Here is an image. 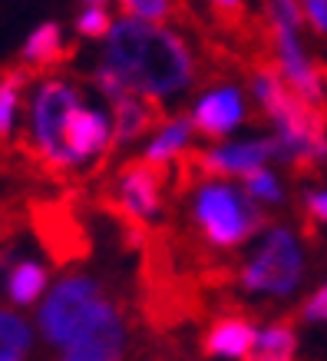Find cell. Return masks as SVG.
<instances>
[{"label":"cell","instance_id":"cell-1","mask_svg":"<svg viewBox=\"0 0 327 361\" xmlns=\"http://www.w3.org/2000/svg\"><path fill=\"white\" fill-rule=\"evenodd\" d=\"M103 66L122 77L132 90L162 99L202 83L188 44L169 27L136 17L113 23L103 50Z\"/></svg>","mask_w":327,"mask_h":361},{"label":"cell","instance_id":"cell-2","mask_svg":"<svg viewBox=\"0 0 327 361\" xmlns=\"http://www.w3.org/2000/svg\"><path fill=\"white\" fill-rule=\"evenodd\" d=\"M186 196L188 235L208 252L238 249L241 242H248L255 232L268 226V212L262 202H255L245 189L229 186L225 179L198 183Z\"/></svg>","mask_w":327,"mask_h":361},{"label":"cell","instance_id":"cell-3","mask_svg":"<svg viewBox=\"0 0 327 361\" xmlns=\"http://www.w3.org/2000/svg\"><path fill=\"white\" fill-rule=\"evenodd\" d=\"M79 106V90L63 77H50L33 90L30 110H27V130H23L17 149L23 159H30L37 169L56 183L70 179L77 169L73 156L66 149V123L70 113Z\"/></svg>","mask_w":327,"mask_h":361},{"label":"cell","instance_id":"cell-4","mask_svg":"<svg viewBox=\"0 0 327 361\" xmlns=\"http://www.w3.org/2000/svg\"><path fill=\"white\" fill-rule=\"evenodd\" d=\"M113 302H120V295L109 292V285L96 275L73 272L63 275L53 285V292L46 295V302L37 312V325L44 335L46 345L63 351L66 345H73L77 338H83L99 318L106 315V308Z\"/></svg>","mask_w":327,"mask_h":361},{"label":"cell","instance_id":"cell-5","mask_svg":"<svg viewBox=\"0 0 327 361\" xmlns=\"http://www.w3.org/2000/svg\"><path fill=\"white\" fill-rule=\"evenodd\" d=\"M169 186H172L169 163H153L146 156H136L116 169L106 196H103V206L116 216V222L132 242L146 245V239L153 235V219L165 206Z\"/></svg>","mask_w":327,"mask_h":361},{"label":"cell","instance_id":"cell-6","mask_svg":"<svg viewBox=\"0 0 327 361\" xmlns=\"http://www.w3.org/2000/svg\"><path fill=\"white\" fill-rule=\"evenodd\" d=\"M304 275V255L297 249L291 229L271 226L264 235L262 249L238 265V288L241 292H268V295H288L295 292Z\"/></svg>","mask_w":327,"mask_h":361},{"label":"cell","instance_id":"cell-7","mask_svg":"<svg viewBox=\"0 0 327 361\" xmlns=\"http://www.w3.org/2000/svg\"><path fill=\"white\" fill-rule=\"evenodd\" d=\"M132 345H136L132 341V318L126 308V298H120L106 308V315L83 338L66 345L56 361H129Z\"/></svg>","mask_w":327,"mask_h":361},{"label":"cell","instance_id":"cell-8","mask_svg":"<svg viewBox=\"0 0 327 361\" xmlns=\"http://www.w3.org/2000/svg\"><path fill=\"white\" fill-rule=\"evenodd\" d=\"M33 229L44 242V249L53 255L56 262H77L89 252L86 229L79 226L77 212L56 202H40L33 206Z\"/></svg>","mask_w":327,"mask_h":361},{"label":"cell","instance_id":"cell-9","mask_svg":"<svg viewBox=\"0 0 327 361\" xmlns=\"http://www.w3.org/2000/svg\"><path fill=\"white\" fill-rule=\"evenodd\" d=\"M258 341V329L255 322L245 315H218L208 331L202 335V355L205 358H235V361H245L248 351L255 348Z\"/></svg>","mask_w":327,"mask_h":361},{"label":"cell","instance_id":"cell-10","mask_svg":"<svg viewBox=\"0 0 327 361\" xmlns=\"http://www.w3.org/2000/svg\"><path fill=\"white\" fill-rule=\"evenodd\" d=\"M245 97L238 87H218L212 93L198 99V106L192 110L195 120V133L202 136H225L231 133L238 123H245Z\"/></svg>","mask_w":327,"mask_h":361},{"label":"cell","instance_id":"cell-11","mask_svg":"<svg viewBox=\"0 0 327 361\" xmlns=\"http://www.w3.org/2000/svg\"><path fill=\"white\" fill-rule=\"evenodd\" d=\"M109 142H113V130L103 113L89 110V106H77L70 113V123H66V149L73 156V163H86L93 156H106Z\"/></svg>","mask_w":327,"mask_h":361},{"label":"cell","instance_id":"cell-12","mask_svg":"<svg viewBox=\"0 0 327 361\" xmlns=\"http://www.w3.org/2000/svg\"><path fill=\"white\" fill-rule=\"evenodd\" d=\"M73 56V47H63V33H60V23L46 20L40 23L37 30L27 37L23 44V54H20V63L30 66L33 73H53L56 66Z\"/></svg>","mask_w":327,"mask_h":361},{"label":"cell","instance_id":"cell-13","mask_svg":"<svg viewBox=\"0 0 327 361\" xmlns=\"http://www.w3.org/2000/svg\"><path fill=\"white\" fill-rule=\"evenodd\" d=\"M295 322H297V315H288V318L271 322V325H264L245 361H295V355H297Z\"/></svg>","mask_w":327,"mask_h":361},{"label":"cell","instance_id":"cell-14","mask_svg":"<svg viewBox=\"0 0 327 361\" xmlns=\"http://www.w3.org/2000/svg\"><path fill=\"white\" fill-rule=\"evenodd\" d=\"M195 136V120H192V113H175L169 116L159 136H155L149 146H146V159H153V163H175L179 156L188 149V140Z\"/></svg>","mask_w":327,"mask_h":361},{"label":"cell","instance_id":"cell-15","mask_svg":"<svg viewBox=\"0 0 327 361\" xmlns=\"http://www.w3.org/2000/svg\"><path fill=\"white\" fill-rule=\"evenodd\" d=\"M30 77H37L30 66H4L0 70V142L11 140L13 123H17V110H20L23 90L30 83Z\"/></svg>","mask_w":327,"mask_h":361},{"label":"cell","instance_id":"cell-16","mask_svg":"<svg viewBox=\"0 0 327 361\" xmlns=\"http://www.w3.org/2000/svg\"><path fill=\"white\" fill-rule=\"evenodd\" d=\"M46 288V269L40 262H33V259H20V262L11 265V272H7V298H11L13 305H33L37 298L44 295Z\"/></svg>","mask_w":327,"mask_h":361},{"label":"cell","instance_id":"cell-17","mask_svg":"<svg viewBox=\"0 0 327 361\" xmlns=\"http://www.w3.org/2000/svg\"><path fill=\"white\" fill-rule=\"evenodd\" d=\"M33 348V331L20 315L0 308V361H23Z\"/></svg>","mask_w":327,"mask_h":361},{"label":"cell","instance_id":"cell-18","mask_svg":"<svg viewBox=\"0 0 327 361\" xmlns=\"http://www.w3.org/2000/svg\"><path fill=\"white\" fill-rule=\"evenodd\" d=\"M241 189L248 192L255 202H262V206H278L284 199L281 192V183H278V176L268 173V169H255V173H248L245 179H241Z\"/></svg>","mask_w":327,"mask_h":361},{"label":"cell","instance_id":"cell-19","mask_svg":"<svg viewBox=\"0 0 327 361\" xmlns=\"http://www.w3.org/2000/svg\"><path fill=\"white\" fill-rule=\"evenodd\" d=\"M264 4V20L268 27H278V30H291L297 33L301 30V17H304V7L301 0H262Z\"/></svg>","mask_w":327,"mask_h":361},{"label":"cell","instance_id":"cell-20","mask_svg":"<svg viewBox=\"0 0 327 361\" xmlns=\"http://www.w3.org/2000/svg\"><path fill=\"white\" fill-rule=\"evenodd\" d=\"M113 30V17H109L103 7L89 4L86 11L77 17V33L79 37H89V40H99V37H109Z\"/></svg>","mask_w":327,"mask_h":361},{"label":"cell","instance_id":"cell-21","mask_svg":"<svg viewBox=\"0 0 327 361\" xmlns=\"http://www.w3.org/2000/svg\"><path fill=\"white\" fill-rule=\"evenodd\" d=\"M122 11L132 13L136 20H153L162 23L165 17H172V0H120Z\"/></svg>","mask_w":327,"mask_h":361},{"label":"cell","instance_id":"cell-22","mask_svg":"<svg viewBox=\"0 0 327 361\" xmlns=\"http://www.w3.org/2000/svg\"><path fill=\"white\" fill-rule=\"evenodd\" d=\"M297 315L304 318V322H327V285H321L314 295L307 298Z\"/></svg>","mask_w":327,"mask_h":361},{"label":"cell","instance_id":"cell-23","mask_svg":"<svg viewBox=\"0 0 327 361\" xmlns=\"http://www.w3.org/2000/svg\"><path fill=\"white\" fill-rule=\"evenodd\" d=\"M301 216L311 222H327V192H307L301 202Z\"/></svg>","mask_w":327,"mask_h":361},{"label":"cell","instance_id":"cell-24","mask_svg":"<svg viewBox=\"0 0 327 361\" xmlns=\"http://www.w3.org/2000/svg\"><path fill=\"white\" fill-rule=\"evenodd\" d=\"M304 17L321 37L327 33V0H304Z\"/></svg>","mask_w":327,"mask_h":361},{"label":"cell","instance_id":"cell-25","mask_svg":"<svg viewBox=\"0 0 327 361\" xmlns=\"http://www.w3.org/2000/svg\"><path fill=\"white\" fill-rule=\"evenodd\" d=\"M86 4H96V7H103V4H106V0H86Z\"/></svg>","mask_w":327,"mask_h":361}]
</instances>
